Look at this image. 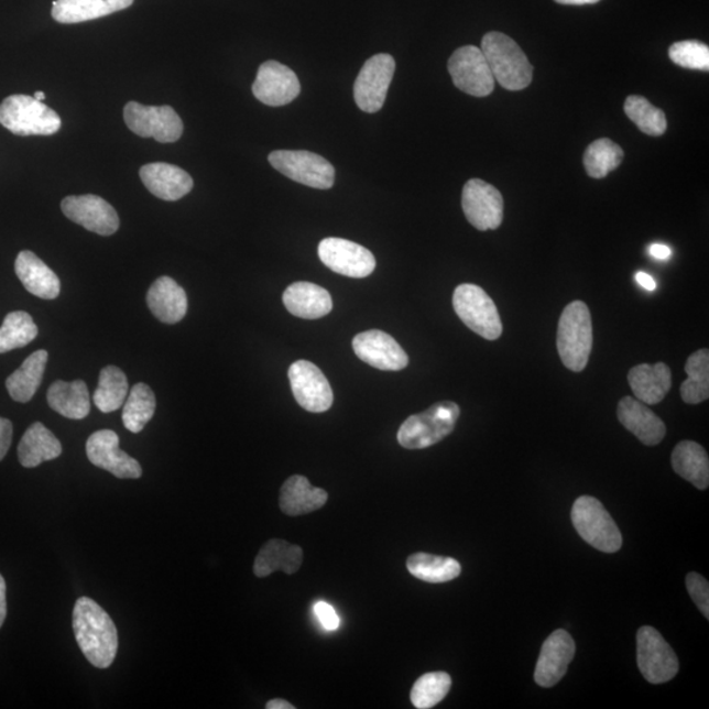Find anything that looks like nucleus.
<instances>
[{"label": "nucleus", "instance_id": "f257e3e1", "mask_svg": "<svg viewBox=\"0 0 709 709\" xmlns=\"http://www.w3.org/2000/svg\"><path fill=\"white\" fill-rule=\"evenodd\" d=\"M73 630L88 663L99 669L113 664L119 650L118 629L106 610L91 598H79L75 603Z\"/></svg>", "mask_w": 709, "mask_h": 709}, {"label": "nucleus", "instance_id": "f03ea898", "mask_svg": "<svg viewBox=\"0 0 709 709\" xmlns=\"http://www.w3.org/2000/svg\"><path fill=\"white\" fill-rule=\"evenodd\" d=\"M480 50L504 90L521 91L531 85L534 67L513 39L501 32H489L483 36Z\"/></svg>", "mask_w": 709, "mask_h": 709}, {"label": "nucleus", "instance_id": "7ed1b4c3", "mask_svg": "<svg viewBox=\"0 0 709 709\" xmlns=\"http://www.w3.org/2000/svg\"><path fill=\"white\" fill-rule=\"evenodd\" d=\"M592 349L591 315L583 302H572L558 323L557 350L565 367L581 372L589 363Z\"/></svg>", "mask_w": 709, "mask_h": 709}, {"label": "nucleus", "instance_id": "20e7f679", "mask_svg": "<svg viewBox=\"0 0 709 709\" xmlns=\"http://www.w3.org/2000/svg\"><path fill=\"white\" fill-rule=\"evenodd\" d=\"M460 418V407L452 401H443L427 411L412 415L400 427L399 443L406 449H424L452 434Z\"/></svg>", "mask_w": 709, "mask_h": 709}, {"label": "nucleus", "instance_id": "39448f33", "mask_svg": "<svg viewBox=\"0 0 709 709\" xmlns=\"http://www.w3.org/2000/svg\"><path fill=\"white\" fill-rule=\"evenodd\" d=\"M0 124L17 135H52L61 129V118L43 101L29 95H12L0 105Z\"/></svg>", "mask_w": 709, "mask_h": 709}, {"label": "nucleus", "instance_id": "423d86ee", "mask_svg": "<svg viewBox=\"0 0 709 709\" xmlns=\"http://www.w3.org/2000/svg\"><path fill=\"white\" fill-rule=\"evenodd\" d=\"M572 526L583 541L604 554H615L623 545L622 532L601 502L583 495L572 504Z\"/></svg>", "mask_w": 709, "mask_h": 709}, {"label": "nucleus", "instance_id": "0eeeda50", "mask_svg": "<svg viewBox=\"0 0 709 709\" xmlns=\"http://www.w3.org/2000/svg\"><path fill=\"white\" fill-rule=\"evenodd\" d=\"M456 315L470 330L488 340L502 336V320L497 306L486 291L479 285L461 284L454 293Z\"/></svg>", "mask_w": 709, "mask_h": 709}, {"label": "nucleus", "instance_id": "6e6552de", "mask_svg": "<svg viewBox=\"0 0 709 709\" xmlns=\"http://www.w3.org/2000/svg\"><path fill=\"white\" fill-rule=\"evenodd\" d=\"M271 166L290 179L317 189H329L336 182L331 163L305 150H275L269 155Z\"/></svg>", "mask_w": 709, "mask_h": 709}, {"label": "nucleus", "instance_id": "1a4fd4ad", "mask_svg": "<svg viewBox=\"0 0 709 709\" xmlns=\"http://www.w3.org/2000/svg\"><path fill=\"white\" fill-rule=\"evenodd\" d=\"M637 665L653 685L666 684L679 670L677 654L653 626H641L637 632Z\"/></svg>", "mask_w": 709, "mask_h": 709}, {"label": "nucleus", "instance_id": "9d476101", "mask_svg": "<svg viewBox=\"0 0 709 709\" xmlns=\"http://www.w3.org/2000/svg\"><path fill=\"white\" fill-rule=\"evenodd\" d=\"M126 124L134 134L143 139L170 143L176 142L183 134V122L168 106L148 107L129 101L124 108Z\"/></svg>", "mask_w": 709, "mask_h": 709}, {"label": "nucleus", "instance_id": "9b49d317", "mask_svg": "<svg viewBox=\"0 0 709 709\" xmlns=\"http://www.w3.org/2000/svg\"><path fill=\"white\" fill-rule=\"evenodd\" d=\"M448 72L462 92L486 98L494 91L495 79L480 47H459L448 61Z\"/></svg>", "mask_w": 709, "mask_h": 709}, {"label": "nucleus", "instance_id": "f8f14e48", "mask_svg": "<svg viewBox=\"0 0 709 709\" xmlns=\"http://www.w3.org/2000/svg\"><path fill=\"white\" fill-rule=\"evenodd\" d=\"M394 72L391 54H377L367 61L353 85V98L361 111L377 113L384 107Z\"/></svg>", "mask_w": 709, "mask_h": 709}, {"label": "nucleus", "instance_id": "ddd939ff", "mask_svg": "<svg viewBox=\"0 0 709 709\" xmlns=\"http://www.w3.org/2000/svg\"><path fill=\"white\" fill-rule=\"evenodd\" d=\"M318 255L327 269L347 277L363 279L377 269V259L370 250L343 238H325Z\"/></svg>", "mask_w": 709, "mask_h": 709}, {"label": "nucleus", "instance_id": "4468645a", "mask_svg": "<svg viewBox=\"0 0 709 709\" xmlns=\"http://www.w3.org/2000/svg\"><path fill=\"white\" fill-rule=\"evenodd\" d=\"M461 206L477 230H495L503 221V197L492 184L470 179L462 188Z\"/></svg>", "mask_w": 709, "mask_h": 709}, {"label": "nucleus", "instance_id": "2eb2a0df", "mask_svg": "<svg viewBox=\"0 0 709 709\" xmlns=\"http://www.w3.org/2000/svg\"><path fill=\"white\" fill-rule=\"evenodd\" d=\"M297 404L310 413H324L332 405L334 395L323 371L310 361L298 360L288 371Z\"/></svg>", "mask_w": 709, "mask_h": 709}, {"label": "nucleus", "instance_id": "dca6fc26", "mask_svg": "<svg viewBox=\"0 0 709 709\" xmlns=\"http://www.w3.org/2000/svg\"><path fill=\"white\" fill-rule=\"evenodd\" d=\"M119 435L111 429H100L87 440V458L95 467L107 470L118 479H140V462L120 449Z\"/></svg>", "mask_w": 709, "mask_h": 709}, {"label": "nucleus", "instance_id": "f3484780", "mask_svg": "<svg viewBox=\"0 0 709 709\" xmlns=\"http://www.w3.org/2000/svg\"><path fill=\"white\" fill-rule=\"evenodd\" d=\"M64 215L75 223L99 236H112L120 218L111 204L95 195L69 196L61 203Z\"/></svg>", "mask_w": 709, "mask_h": 709}, {"label": "nucleus", "instance_id": "a211bd4d", "mask_svg": "<svg viewBox=\"0 0 709 709\" xmlns=\"http://www.w3.org/2000/svg\"><path fill=\"white\" fill-rule=\"evenodd\" d=\"M302 86L295 72L277 61H268L259 67L252 94L261 103L282 107L295 100Z\"/></svg>", "mask_w": 709, "mask_h": 709}, {"label": "nucleus", "instance_id": "6ab92c4d", "mask_svg": "<svg viewBox=\"0 0 709 709\" xmlns=\"http://www.w3.org/2000/svg\"><path fill=\"white\" fill-rule=\"evenodd\" d=\"M352 349L360 360L381 371H401L408 364L405 350L384 331L370 330L358 334L352 340Z\"/></svg>", "mask_w": 709, "mask_h": 709}, {"label": "nucleus", "instance_id": "aec40b11", "mask_svg": "<svg viewBox=\"0 0 709 709\" xmlns=\"http://www.w3.org/2000/svg\"><path fill=\"white\" fill-rule=\"evenodd\" d=\"M576 643L567 631L557 630L544 641L535 669L536 684L544 688L554 687L567 674L575 658Z\"/></svg>", "mask_w": 709, "mask_h": 709}, {"label": "nucleus", "instance_id": "412c9836", "mask_svg": "<svg viewBox=\"0 0 709 709\" xmlns=\"http://www.w3.org/2000/svg\"><path fill=\"white\" fill-rule=\"evenodd\" d=\"M140 177L150 194L165 201L181 200L194 188L193 177L183 168L168 163H149L141 167Z\"/></svg>", "mask_w": 709, "mask_h": 709}, {"label": "nucleus", "instance_id": "4be33fe9", "mask_svg": "<svg viewBox=\"0 0 709 709\" xmlns=\"http://www.w3.org/2000/svg\"><path fill=\"white\" fill-rule=\"evenodd\" d=\"M618 418L645 446H657L665 438L666 426L663 419L637 399L624 397L620 401Z\"/></svg>", "mask_w": 709, "mask_h": 709}, {"label": "nucleus", "instance_id": "5701e85b", "mask_svg": "<svg viewBox=\"0 0 709 709\" xmlns=\"http://www.w3.org/2000/svg\"><path fill=\"white\" fill-rule=\"evenodd\" d=\"M146 302L150 312L161 323L174 325L186 317L188 299L186 292L174 279L162 276L150 286Z\"/></svg>", "mask_w": 709, "mask_h": 709}, {"label": "nucleus", "instance_id": "b1692460", "mask_svg": "<svg viewBox=\"0 0 709 709\" xmlns=\"http://www.w3.org/2000/svg\"><path fill=\"white\" fill-rule=\"evenodd\" d=\"M283 303L292 316L304 319L323 318L332 309L330 293L323 286L308 282H297L288 286Z\"/></svg>", "mask_w": 709, "mask_h": 709}, {"label": "nucleus", "instance_id": "393cba45", "mask_svg": "<svg viewBox=\"0 0 709 709\" xmlns=\"http://www.w3.org/2000/svg\"><path fill=\"white\" fill-rule=\"evenodd\" d=\"M15 272L24 288L32 295L44 299L59 296L58 276L32 251L20 252L15 262Z\"/></svg>", "mask_w": 709, "mask_h": 709}, {"label": "nucleus", "instance_id": "a878e982", "mask_svg": "<svg viewBox=\"0 0 709 709\" xmlns=\"http://www.w3.org/2000/svg\"><path fill=\"white\" fill-rule=\"evenodd\" d=\"M134 0H56L52 17L63 24H77L128 9Z\"/></svg>", "mask_w": 709, "mask_h": 709}, {"label": "nucleus", "instance_id": "bb28decb", "mask_svg": "<svg viewBox=\"0 0 709 709\" xmlns=\"http://www.w3.org/2000/svg\"><path fill=\"white\" fill-rule=\"evenodd\" d=\"M633 394L645 405H657L672 388V371L665 363L640 364L629 373Z\"/></svg>", "mask_w": 709, "mask_h": 709}, {"label": "nucleus", "instance_id": "cd10ccee", "mask_svg": "<svg viewBox=\"0 0 709 709\" xmlns=\"http://www.w3.org/2000/svg\"><path fill=\"white\" fill-rule=\"evenodd\" d=\"M324 489L313 488L304 476H292L281 490V509L284 514L299 516L323 509L327 502Z\"/></svg>", "mask_w": 709, "mask_h": 709}, {"label": "nucleus", "instance_id": "c85d7f7f", "mask_svg": "<svg viewBox=\"0 0 709 709\" xmlns=\"http://www.w3.org/2000/svg\"><path fill=\"white\" fill-rule=\"evenodd\" d=\"M303 561L304 552L298 545L281 541V538H272L259 552L254 572L259 578L269 577L279 570L286 572V575H295L302 568Z\"/></svg>", "mask_w": 709, "mask_h": 709}, {"label": "nucleus", "instance_id": "c756f323", "mask_svg": "<svg viewBox=\"0 0 709 709\" xmlns=\"http://www.w3.org/2000/svg\"><path fill=\"white\" fill-rule=\"evenodd\" d=\"M47 404L54 412L69 419H85L91 411L90 394L85 381L75 380L72 383L56 381L47 391Z\"/></svg>", "mask_w": 709, "mask_h": 709}, {"label": "nucleus", "instance_id": "7c9ffc66", "mask_svg": "<svg viewBox=\"0 0 709 709\" xmlns=\"http://www.w3.org/2000/svg\"><path fill=\"white\" fill-rule=\"evenodd\" d=\"M63 446L51 429L36 422L23 435L19 443V461L24 468H36L44 461L59 458Z\"/></svg>", "mask_w": 709, "mask_h": 709}, {"label": "nucleus", "instance_id": "2f4dec72", "mask_svg": "<svg viewBox=\"0 0 709 709\" xmlns=\"http://www.w3.org/2000/svg\"><path fill=\"white\" fill-rule=\"evenodd\" d=\"M675 473L691 482L695 488L709 487V459L703 447L691 440L680 441L672 455Z\"/></svg>", "mask_w": 709, "mask_h": 709}, {"label": "nucleus", "instance_id": "473e14b6", "mask_svg": "<svg viewBox=\"0 0 709 709\" xmlns=\"http://www.w3.org/2000/svg\"><path fill=\"white\" fill-rule=\"evenodd\" d=\"M50 354L45 350L33 352L24 360L22 367L6 381L11 399L26 404L36 394L43 383L44 372Z\"/></svg>", "mask_w": 709, "mask_h": 709}, {"label": "nucleus", "instance_id": "72a5a7b5", "mask_svg": "<svg viewBox=\"0 0 709 709\" xmlns=\"http://www.w3.org/2000/svg\"><path fill=\"white\" fill-rule=\"evenodd\" d=\"M407 570L421 581L443 583L454 581L461 572V565L452 557L414 554L407 558Z\"/></svg>", "mask_w": 709, "mask_h": 709}, {"label": "nucleus", "instance_id": "f704fd0d", "mask_svg": "<svg viewBox=\"0 0 709 709\" xmlns=\"http://www.w3.org/2000/svg\"><path fill=\"white\" fill-rule=\"evenodd\" d=\"M129 392L127 374L114 366L103 368L99 377V385L94 393L95 405L101 413L119 411L124 405Z\"/></svg>", "mask_w": 709, "mask_h": 709}, {"label": "nucleus", "instance_id": "c9c22d12", "mask_svg": "<svg viewBox=\"0 0 709 709\" xmlns=\"http://www.w3.org/2000/svg\"><path fill=\"white\" fill-rule=\"evenodd\" d=\"M687 380L680 385L681 400L698 405L709 399V351L699 350L690 354L685 367Z\"/></svg>", "mask_w": 709, "mask_h": 709}, {"label": "nucleus", "instance_id": "e433bc0d", "mask_svg": "<svg viewBox=\"0 0 709 709\" xmlns=\"http://www.w3.org/2000/svg\"><path fill=\"white\" fill-rule=\"evenodd\" d=\"M156 407L155 395L146 384H135L129 393L124 411H122V424L133 434H139L154 417Z\"/></svg>", "mask_w": 709, "mask_h": 709}, {"label": "nucleus", "instance_id": "4c0bfd02", "mask_svg": "<svg viewBox=\"0 0 709 709\" xmlns=\"http://www.w3.org/2000/svg\"><path fill=\"white\" fill-rule=\"evenodd\" d=\"M623 159V149L618 143L609 139H601L592 142L586 149L583 165L589 176L595 179H603L622 165Z\"/></svg>", "mask_w": 709, "mask_h": 709}, {"label": "nucleus", "instance_id": "58836bf2", "mask_svg": "<svg viewBox=\"0 0 709 709\" xmlns=\"http://www.w3.org/2000/svg\"><path fill=\"white\" fill-rule=\"evenodd\" d=\"M39 334L35 320L25 312L7 315L0 327V353L22 349L35 340Z\"/></svg>", "mask_w": 709, "mask_h": 709}, {"label": "nucleus", "instance_id": "ea45409f", "mask_svg": "<svg viewBox=\"0 0 709 709\" xmlns=\"http://www.w3.org/2000/svg\"><path fill=\"white\" fill-rule=\"evenodd\" d=\"M625 114L637 126L641 132L658 138L666 132V116L661 109L654 107L650 100L643 97L626 98L624 105Z\"/></svg>", "mask_w": 709, "mask_h": 709}, {"label": "nucleus", "instance_id": "a19ab883", "mask_svg": "<svg viewBox=\"0 0 709 709\" xmlns=\"http://www.w3.org/2000/svg\"><path fill=\"white\" fill-rule=\"evenodd\" d=\"M452 679L445 672H434L422 675L415 681L412 690V703L418 709H429L439 705L451 690Z\"/></svg>", "mask_w": 709, "mask_h": 709}, {"label": "nucleus", "instance_id": "79ce46f5", "mask_svg": "<svg viewBox=\"0 0 709 709\" xmlns=\"http://www.w3.org/2000/svg\"><path fill=\"white\" fill-rule=\"evenodd\" d=\"M669 56L675 65L685 69L709 70V47L700 41H679L670 46Z\"/></svg>", "mask_w": 709, "mask_h": 709}, {"label": "nucleus", "instance_id": "37998d69", "mask_svg": "<svg viewBox=\"0 0 709 709\" xmlns=\"http://www.w3.org/2000/svg\"><path fill=\"white\" fill-rule=\"evenodd\" d=\"M686 586L694 603L699 607L706 619H709V585L707 579L698 575V572H688Z\"/></svg>", "mask_w": 709, "mask_h": 709}, {"label": "nucleus", "instance_id": "c03bdc74", "mask_svg": "<svg viewBox=\"0 0 709 709\" xmlns=\"http://www.w3.org/2000/svg\"><path fill=\"white\" fill-rule=\"evenodd\" d=\"M313 610H315L318 622L326 631H337L339 629L340 620L332 606L326 602H317Z\"/></svg>", "mask_w": 709, "mask_h": 709}, {"label": "nucleus", "instance_id": "a18cd8bd", "mask_svg": "<svg viewBox=\"0 0 709 709\" xmlns=\"http://www.w3.org/2000/svg\"><path fill=\"white\" fill-rule=\"evenodd\" d=\"M13 427L11 421L0 417V461L6 458L11 447Z\"/></svg>", "mask_w": 709, "mask_h": 709}, {"label": "nucleus", "instance_id": "49530a36", "mask_svg": "<svg viewBox=\"0 0 709 709\" xmlns=\"http://www.w3.org/2000/svg\"><path fill=\"white\" fill-rule=\"evenodd\" d=\"M650 254L657 261H667L673 255V251L666 244L654 243L650 249Z\"/></svg>", "mask_w": 709, "mask_h": 709}, {"label": "nucleus", "instance_id": "de8ad7c7", "mask_svg": "<svg viewBox=\"0 0 709 709\" xmlns=\"http://www.w3.org/2000/svg\"><path fill=\"white\" fill-rule=\"evenodd\" d=\"M7 586L2 575H0V629L4 623L7 617V599H6Z\"/></svg>", "mask_w": 709, "mask_h": 709}, {"label": "nucleus", "instance_id": "09e8293b", "mask_svg": "<svg viewBox=\"0 0 709 709\" xmlns=\"http://www.w3.org/2000/svg\"><path fill=\"white\" fill-rule=\"evenodd\" d=\"M636 282L640 286H643L644 290L653 292L656 290V281L651 275H647L646 272L639 271L636 276Z\"/></svg>", "mask_w": 709, "mask_h": 709}, {"label": "nucleus", "instance_id": "8fccbe9b", "mask_svg": "<svg viewBox=\"0 0 709 709\" xmlns=\"http://www.w3.org/2000/svg\"><path fill=\"white\" fill-rule=\"evenodd\" d=\"M268 709H295V706H292L288 703V701L283 700V699H274L270 700L268 706H265Z\"/></svg>", "mask_w": 709, "mask_h": 709}, {"label": "nucleus", "instance_id": "3c124183", "mask_svg": "<svg viewBox=\"0 0 709 709\" xmlns=\"http://www.w3.org/2000/svg\"><path fill=\"white\" fill-rule=\"evenodd\" d=\"M555 2L567 6L596 4L599 0H555Z\"/></svg>", "mask_w": 709, "mask_h": 709}, {"label": "nucleus", "instance_id": "603ef678", "mask_svg": "<svg viewBox=\"0 0 709 709\" xmlns=\"http://www.w3.org/2000/svg\"><path fill=\"white\" fill-rule=\"evenodd\" d=\"M33 98H35L36 100L43 101L45 100V94L43 91H36L35 97Z\"/></svg>", "mask_w": 709, "mask_h": 709}]
</instances>
